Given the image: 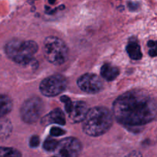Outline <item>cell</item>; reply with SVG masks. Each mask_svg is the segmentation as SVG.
Here are the masks:
<instances>
[{"label": "cell", "mask_w": 157, "mask_h": 157, "mask_svg": "<svg viewBox=\"0 0 157 157\" xmlns=\"http://www.w3.org/2000/svg\"><path fill=\"white\" fill-rule=\"evenodd\" d=\"M61 101L64 104V108H65L66 112L70 114L73 109V103H72L71 100L67 96H62L61 98Z\"/></svg>", "instance_id": "17"}, {"label": "cell", "mask_w": 157, "mask_h": 157, "mask_svg": "<svg viewBox=\"0 0 157 157\" xmlns=\"http://www.w3.org/2000/svg\"><path fill=\"white\" fill-rule=\"evenodd\" d=\"M41 124L43 126H48L52 124L65 125L66 120L64 113L61 109H55L41 119Z\"/></svg>", "instance_id": "9"}, {"label": "cell", "mask_w": 157, "mask_h": 157, "mask_svg": "<svg viewBox=\"0 0 157 157\" xmlns=\"http://www.w3.org/2000/svg\"><path fill=\"white\" fill-rule=\"evenodd\" d=\"M54 157H57V156H54Z\"/></svg>", "instance_id": "26"}, {"label": "cell", "mask_w": 157, "mask_h": 157, "mask_svg": "<svg viewBox=\"0 0 157 157\" xmlns=\"http://www.w3.org/2000/svg\"><path fill=\"white\" fill-rule=\"evenodd\" d=\"M128 7H129V9H130V11L136 10V9H137V8H138V4H137V3L130 2L128 3Z\"/></svg>", "instance_id": "21"}, {"label": "cell", "mask_w": 157, "mask_h": 157, "mask_svg": "<svg viewBox=\"0 0 157 157\" xmlns=\"http://www.w3.org/2000/svg\"><path fill=\"white\" fill-rule=\"evenodd\" d=\"M11 131H12V124L9 121L0 126V136L1 137H4V139L8 137L10 135Z\"/></svg>", "instance_id": "16"}, {"label": "cell", "mask_w": 157, "mask_h": 157, "mask_svg": "<svg viewBox=\"0 0 157 157\" xmlns=\"http://www.w3.org/2000/svg\"><path fill=\"white\" fill-rule=\"evenodd\" d=\"M113 116L109 109L95 107L89 109L83 121V131L90 136H99L107 133L113 125Z\"/></svg>", "instance_id": "2"}, {"label": "cell", "mask_w": 157, "mask_h": 157, "mask_svg": "<svg viewBox=\"0 0 157 157\" xmlns=\"http://www.w3.org/2000/svg\"><path fill=\"white\" fill-rule=\"evenodd\" d=\"M125 157H143V156L140 152L133 151L130 153H129V154L127 155V156H126Z\"/></svg>", "instance_id": "20"}, {"label": "cell", "mask_w": 157, "mask_h": 157, "mask_svg": "<svg viewBox=\"0 0 157 157\" xmlns=\"http://www.w3.org/2000/svg\"><path fill=\"white\" fill-rule=\"evenodd\" d=\"M58 144V142L56 140L53 139V138L48 137L44 140V144H43V148H44L46 151H55Z\"/></svg>", "instance_id": "15"}, {"label": "cell", "mask_w": 157, "mask_h": 157, "mask_svg": "<svg viewBox=\"0 0 157 157\" xmlns=\"http://www.w3.org/2000/svg\"><path fill=\"white\" fill-rule=\"evenodd\" d=\"M89 110L88 105L83 101H77L73 104V109L69 115L70 118L75 123L84 121Z\"/></svg>", "instance_id": "10"}, {"label": "cell", "mask_w": 157, "mask_h": 157, "mask_svg": "<svg viewBox=\"0 0 157 157\" xmlns=\"http://www.w3.org/2000/svg\"><path fill=\"white\" fill-rule=\"evenodd\" d=\"M77 84L81 90L88 94L99 93L104 88L102 80L94 74H84L78 78Z\"/></svg>", "instance_id": "8"}, {"label": "cell", "mask_w": 157, "mask_h": 157, "mask_svg": "<svg viewBox=\"0 0 157 157\" xmlns=\"http://www.w3.org/2000/svg\"><path fill=\"white\" fill-rule=\"evenodd\" d=\"M44 110L42 100L38 97L29 98L23 103L20 110L21 120L26 124H34L41 117Z\"/></svg>", "instance_id": "5"}, {"label": "cell", "mask_w": 157, "mask_h": 157, "mask_svg": "<svg viewBox=\"0 0 157 157\" xmlns=\"http://www.w3.org/2000/svg\"><path fill=\"white\" fill-rule=\"evenodd\" d=\"M127 52L129 56L133 60H140L142 58L140 46L136 41H130L127 46Z\"/></svg>", "instance_id": "13"}, {"label": "cell", "mask_w": 157, "mask_h": 157, "mask_svg": "<svg viewBox=\"0 0 157 157\" xmlns=\"http://www.w3.org/2000/svg\"><path fill=\"white\" fill-rule=\"evenodd\" d=\"M0 157H21V153L12 147H0Z\"/></svg>", "instance_id": "14"}, {"label": "cell", "mask_w": 157, "mask_h": 157, "mask_svg": "<svg viewBox=\"0 0 157 157\" xmlns=\"http://www.w3.org/2000/svg\"><path fill=\"white\" fill-rule=\"evenodd\" d=\"M156 101L146 90H132L118 97L113 104V116L127 128H140L156 116Z\"/></svg>", "instance_id": "1"}, {"label": "cell", "mask_w": 157, "mask_h": 157, "mask_svg": "<svg viewBox=\"0 0 157 157\" xmlns=\"http://www.w3.org/2000/svg\"><path fill=\"white\" fill-rule=\"evenodd\" d=\"M64 8H65V6H64V5H61V6H60L58 9H59L60 10H63V9H64Z\"/></svg>", "instance_id": "25"}, {"label": "cell", "mask_w": 157, "mask_h": 157, "mask_svg": "<svg viewBox=\"0 0 157 157\" xmlns=\"http://www.w3.org/2000/svg\"><path fill=\"white\" fill-rule=\"evenodd\" d=\"M48 1L49 4H51V5H53V4H55V2H56V0H48Z\"/></svg>", "instance_id": "24"}, {"label": "cell", "mask_w": 157, "mask_h": 157, "mask_svg": "<svg viewBox=\"0 0 157 157\" xmlns=\"http://www.w3.org/2000/svg\"><path fill=\"white\" fill-rule=\"evenodd\" d=\"M67 85V79L63 75L56 74L44 78L40 83L39 90L44 96L55 97L62 93Z\"/></svg>", "instance_id": "6"}, {"label": "cell", "mask_w": 157, "mask_h": 157, "mask_svg": "<svg viewBox=\"0 0 157 157\" xmlns=\"http://www.w3.org/2000/svg\"><path fill=\"white\" fill-rule=\"evenodd\" d=\"M12 101L8 95L0 94V118L11 112L12 109Z\"/></svg>", "instance_id": "12"}, {"label": "cell", "mask_w": 157, "mask_h": 157, "mask_svg": "<svg viewBox=\"0 0 157 157\" xmlns=\"http://www.w3.org/2000/svg\"><path fill=\"white\" fill-rule=\"evenodd\" d=\"M101 75L103 78L107 81H111L117 78L118 75H120V70L116 66L107 63L101 67Z\"/></svg>", "instance_id": "11"}, {"label": "cell", "mask_w": 157, "mask_h": 157, "mask_svg": "<svg viewBox=\"0 0 157 157\" xmlns=\"http://www.w3.org/2000/svg\"><path fill=\"white\" fill-rule=\"evenodd\" d=\"M82 150V144L75 137H67L58 142L56 149L57 157H78Z\"/></svg>", "instance_id": "7"}, {"label": "cell", "mask_w": 157, "mask_h": 157, "mask_svg": "<svg viewBox=\"0 0 157 157\" xmlns=\"http://www.w3.org/2000/svg\"><path fill=\"white\" fill-rule=\"evenodd\" d=\"M40 144V139L38 137V136H36V135H34L31 137L30 141H29V145H30L31 147L32 148H36L39 146Z\"/></svg>", "instance_id": "19"}, {"label": "cell", "mask_w": 157, "mask_h": 157, "mask_svg": "<svg viewBox=\"0 0 157 157\" xmlns=\"http://www.w3.org/2000/svg\"><path fill=\"white\" fill-rule=\"evenodd\" d=\"M65 130H62L61 128H58V127H53L51 129L50 134L53 136H62V135L65 134Z\"/></svg>", "instance_id": "18"}, {"label": "cell", "mask_w": 157, "mask_h": 157, "mask_svg": "<svg viewBox=\"0 0 157 157\" xmlns=\"http://www.w3.org/2000/svg\"><path fill=\"white\" fill-rule=\"evenodd\" d=\"M33 1H35V0H33Z\"/></svg>", "instance_id": "27"}, {"label": "cell", "mask_w": 157, "mask_h": 157, "mask_svg": "<svg viewBox=\"0 0 157 157\" xmlns=\"http://www.w3.org/2000/svg\"><path fill=\"white\" fill-rule=\"evenodd\" d=\"M149 54H150V56L152 57H155L156 55V48H151L150 49V51L149 52Z\"/></svg>", "instance_id": "22"}, {"label": "cell", "mask_w": 157, "mask_h": 157, "mask_svg": "<svg viewBox=\"0 0 157 157\" xmlns=\"http://www.w3.org/2000/svg\"><path fill=\"white\" fill-rule=\"evenodd\" d=\"M148 46L150 48H153L156 46V42L153 41H150L148 42Z\"/></svg>", "instance_id": "23"}, {"label": "cell", "mask_w": 157, "mask_h": 157, "mask_svg": "<svg viewBox=\"0 0 157 157\" xmlns=\"http://www.w3.org/2000/svg\"><path fill=\"white\" fill-rule=\"evenodd\" d=\"M38 50V45L35 41L29 40L12 39L5 46V52L9 59L14 62L23 65L30 64L33 61V57Z\"/></svg>", "instance_id": "3"}, {"label": "cell", "mask_w": 157, "mask_h": 157, "mask_svg": "<svg viewBox=\"0 0 157 157\" xmlns=\"http://www.w3.org/2000/svg\"><path fill=\"white\" fill-rule=\"evenodd\" d=\"M43 53L48 62L55 65H61L68 58L69 49L61 38L55 36L46 38L43 44Z\"/></svg>", "instance_id": "4"}]
</instances>
